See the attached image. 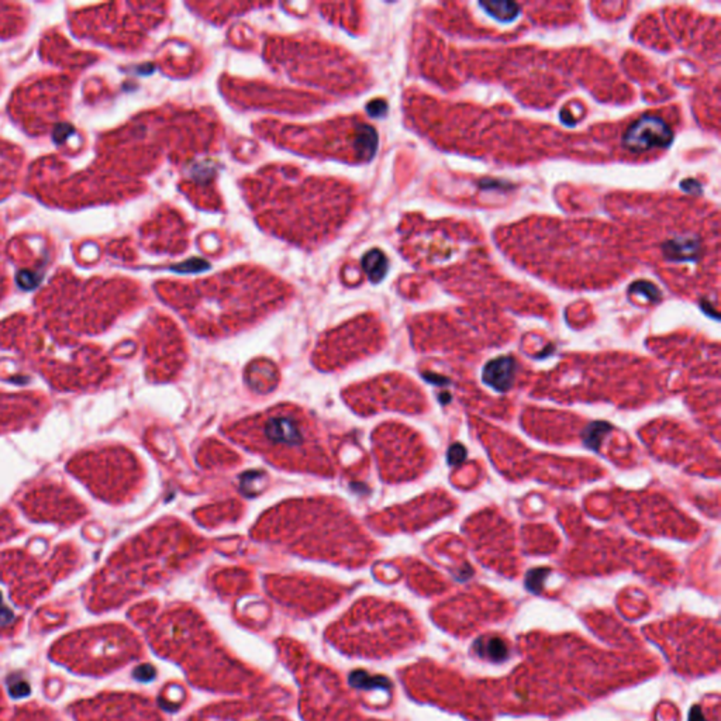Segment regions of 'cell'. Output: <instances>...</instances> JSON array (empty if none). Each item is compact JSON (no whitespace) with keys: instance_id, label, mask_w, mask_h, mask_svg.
Returning a JSON list of instances; mask_svg holds the SVG:
<instances>
[{"instance_id":"6da1fadb","label":"cell","mask_w":721,"mask_h":721,"mask_svg":"<svg viewBox=\"0 0 721 721\" xmlns=\"http://www.w3.org/2000/svg\"><path fill=\"white\" fill-rule=\"evenodd\" d=\"M673 141V133L666 122L658 116L645 115L634 122L624 134V145L633 152L652 148H665Z\"/></svg>"},{"instance_id":"7a4b0ae2","label":"cell","mask_w":721,"mask_h":721,"mask_svg":"<svg viewBox=\"0 0 721 721\" xmlns=\"http://www.w3.org/2000/svg\"><path fill=\"white\" fill-rule=\"evenodd\" d=\"M516 361L510 357H500L487 362L483 368V380L499 392H506L511 387L516 376Z\"/></svg>"},{"instance_id":"3957f363","label":"cell","mask_w":721,"mask_h":721,"mask_svg":"<svg viewBox=\"0 0 721 721\" xmlns=\"http://www.w3.org/2000/svg\"><path fill=\"white\" fill-rule=\"evenodd\" d=\"M664 255L671 261H696L699 258L700 244L696 238L679 237L666 241L662 245Z\"/></svg>"},{"instance_id":"277c9868","label":"cell","mask_w":721,"mask_h":721,"mask_svg":"<svg viewBox=\"0 0 721 721\" xmlns=\"http://www.w3.org/2000/svg\"><path fill=\"white\" fill-rule=\"evenodd\" d=\"M479 5L486 10V13L503 23L513 22L520 12L517 3L506 2V0H487V2H480Z\"/></svg>"},{"instance_id":"5b68a950","label":"cell","mask_w":721,"mask_h":721,"mask_svg":"<svg viewBox=\"0 0 721 721\" xmlns=\"http://www.w3.org/2000/svg\"><path fill=\"white\" fill-rule=\"evenodd\" d=\"M364 265H365V269L368 271L369 278H371L372 280H380V279L385 276V273H386V268H387L386 258H385V255H383L380 251H372V252H369V254L365 257Z\"/></svg>"},{"instance_id":"8992f818","label":"cell","mask_w":721,"mask_h":721,"mask_svg":"<svg viewBox=\"0 0 721 721\" xmlns=\"http://www.w3.org/2000/svg\"><path fill=\"white\" fill-rule=\"evenodd\" d=\"M611 430V426L604 423V422H596V423H592L586 431H585V444L586 447H589L590 450H594L597 451L600 444H601V440L604 438V436Z\"/></svg>"},{"instance_id":"52a82bcc","label":"cell","mask_w":721,"mask_h":721,"mask_svg":"<svg viewBox=\"0 0 721 721\" xmlns=\"http://www.w3.org/2000/svg\"><path fill=\"white\" fill-rule=\"evenodd\" d=\"M630 292L644 294L651 301H658L661 299V292L655 285L650 282H636L633 286H630Z\"/></svg>"},{"instance_id":"ba28073f","label":"cell","mask_w":721,"mask_h":721,"mask_svg":"<svg viewBox=\"0 0 721 721\" xmlns=\"http://www.w3.org/2000/svg\"><path fill=\"white\" fill-rule=\"evenodd\" d=\"M486 657L493 661H503L507 657V648L503 641L493 638L486 644Z\"/></svg>"},{"instance_id":"9c48e42d","label":"cell","mask_w":721,"mask_h":721,"mask_svg":"<svg viewBox=\"0 0 721 721\" xmlns=\"http://www.w3.org/2000/svg\"><path fill=\"white\" fill-rule=\"evenodd\" d=\"M550 573L548 569H534L531 571L529 575H527V587L534 592V593H538L540 589H541V585L545 579V576Z\"/></svg>"},{"instance_id":"30bf717a","label":"cell","mask_w":721,"mask_h":721,"mask_svg":"<svg viewBox=\"0 0 721 721\" xmlns=\"http://www.w3.org/2000/svg\"><path fill=\"white\" fill-rule=\"evenodd\" d=\"M466 458V448L461 444H454L448 450V464L450 465H459Z\"/></svg>"},{"instance_id":"8fae6325","label":"cell","mask_w":721,"mask_h":721,"mask_svg":"<svg viewBox=\"0 0 721 721\" xmlns=\"http://www.w3.org/2000/svg\"><path fill=\"white\" fill-rule=\"evenodd\" d=\"M17 283L23 289H33L38 285V276L30 271H20L17 275Z\"/></svg>"},{"instance_id":"7c38bea8","label":"cell","mask_w":721,"mask_h":721,"mask_svg":"<svg viewBox=\"0 0 721 721\" xmlns=\"http://www.w3.org/2000/svg\"><path fill=\"white\" fill-rule=\"evenodd\" d=\"M72 131H73V129L71 126H68V124H58L55 127V130H54V141L58 143V144L64 143L69 137V134Z\"/></svg>"},{"instance_id":"4fadbf2b","label":"cell","mask_w":721,"mask_h":721,"mask_svg":"<svg viewBox=\"0 0 721 721\" xmlns=\"http://www.w3.org/2000/svg\"><path fill=\"white\" fill-rule=\"evenodd\" d=\"M29 692H30V689L26 682H19V683L13 685L10 689V693L13 696H24V694H29Z\"/></svg>"},{"instance_id":"5bb4252c","label":"cell","mask_w":721,"mask_h":721,"mask_svg":"<svg viewBox=\"0 0 721 721\" xmlns=\"http://www.w3.org/2000/svg\"><path fill=\"white\" fill-rule=\"evenodd\" d=\"M13 619V614L2 604V597H0V623L8 624Z\"/></svg>"},{"instance_id":"9a60e30c","label":"cell","mask_w":721,"mask_h":721,"mask_svg":"<svg viewBox=\"0 0 721 721\" xmlns=\"http://www.w3.org/2000/svg\"><path fill=\"white\" fill-rule=\"evenodd\" d=\"M682 187H683V189H687L689 192H693V193H697V192L700 193V189H701V187H700V185H699L696 180H693V179H689L687 182H683V183H682Z\"/></svg>"},{"instance_id":"2e32d148","label":"cell","mask_w":721,"mask_h":721,"mask_svg":"<svg viewBox=\"0 0 721 721\" xmlns=\"http://www.w3.org/2000/svg\"><path fill=\"white\" fill-rule=\"evenodd\" d=\"M690 721H704V718L701 715V711L697 710V708H693L692 713H690Z\"/></svg>"}]
</instances>
